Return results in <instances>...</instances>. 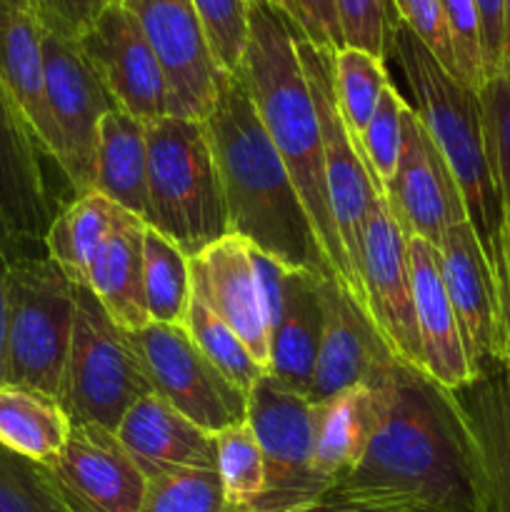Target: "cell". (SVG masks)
<instances>
[{"label": "cell", "instance_id": "cell-8", "mask_svg": "<svg viewBox=\"0 0 510 512\" xmlns=\"http://www.w3.org/2000/svg\"><path fill=\"white\" fill-rule=\"evenodd\" d=\"M125 338L153 393L200 430L215 435L248 418V395L205 358L185 328L148 323L125 330Z\"/></svg>", "mask_w": 510, "mask_h": 512}, {"label": "cell", "instance_id": "cell-37", "mask_svg": "<svg viewBox=\"0 0 510 512\" xmlns=\"http://www.w3.org/2000/svg\"><path fill=\"white\" fill-rule=\"evenodd\" d=\"M405 105H408V100L390 83L380 95L378 108H375L373 118H370L368 128L360 138L365 165H368L370 175H373V185L380 195H383V188L390 183L395 168H398L400 148H403Z\"/></svg>", "mask_w": 510, "mask_h": 512}, {"label": "cell", "instance_id": "cell-41", "mask_svg": "<svg viewBox=\"0 0 510 512\" xmlns=\"http://www.w3.org/2000/svg\"><path fill=\"white\" fill-rule=\"evenodd\" d=\"M440 8H443L445 23H448L458 80L478 93L485 85L478 3L475 0H440Z\"/></svg>", "mask_w": 510, "mask_h": 512}, {"label": "cell", "instance_id": "cell-45", "mask_svg": "<svg viewBox=\"0 0 510 512\" xmlns=\"http://www.w3.org/2000/svg\"><path fill=\"white\" fill-rule=\"evenodd\" d=\"M480 13V40H483L485 80L503 70V0H475Z\"/></svg>", "mask_w": 510, "mask_h": 512}, {"label": "cell", "instance_id": "cell-35", "mask_svg": "<svg viewBox=\"0 0 510 512\" xmlns=\"http://www.w3.org/2000/svg\"><path fill=\"white\" fill-rule=\"evenodd\" d=\"M138 512H233L218 468H175L148 478Z\"/></svg>", "mask_w": 510, "mask_h": 512}, {"label": "cell", "instance_id": "cell-16", "mask_svg": "<svg viewBox=\"0 0 510 512\" xmlns=\"http://www.w3.org/2000/svg\"><path fill=\"white\" fill-rule=\"evenodd\" d=\"M383 198L405 238H423L435 248L450 225L468 220L443 153L410 105L403 110L398 168L383 188Z\"/></svg>", "mask_w": 510, "mask_h": 512}, {"label": "cell", "instance_id": "cell-21", "mask_svg": "<svg viewBox=\"0 0 510 512\" xmlns=\"http://www.w3.org/2000/svg\"><path fill=\"white\" fill-rule=\"evenodd\" d=\"M450 393L475 445L480 512H510V368L500 365Z\"/></svg>", "mask_w": 510, "mask_h": 512}, {"label": "cell", "instance_id": "cell-1", "mask_svg": "<svg viewBox=\"0 0 510 512\" xmlns=\"http://www.w3.org/2000/svg\"><path fill=\"white\" fill-rule=\"evenodd\" d=\"M370 385L378 423L328 493L375 512H480L478 458L453 393L395 358Z\"/></svg>", "mask_w": 510, "mask_h": 512}, {"label": "cell", "instance_id": "cell-18", "mask_svg": "<svg viewBox=\"0 0 510 512\" xmlns=\"http://www.w3.org/2000/svg\"><path fill=\"white\" fill-rule=\"evenodd\" d=\"M190 285L248 348L255 363L270 373V310L253 260V245L240 235L223 240L190 258Z\"/></svg>", "mask_w": 510, "mask_h": 512}, {"label": "cell", "instance_id": "cell-25", "mask_svg": "<svg viewBox=\"0 0 510 512\" xmlns=\"http://www.w3.org/2000/svg\"><path fill=\"white\" fill-rule=\"evenodd\" d=\"M323 278L308 270H288L280 283V303L270 323V373L308 398L323 333Z\"/></svg>", "mask_w": 510, "mask_h": 512}, {"label": "cell", "instance_id": "cell-38", "mask_svg": "<svg viewBox=\"0 0 510 512\" xmlns=\"http://www.w3.org/2000/svg\"><path fill=\"white\" fill-rule=\"evenodd\" d=\"M210 53L223 73L235 75L248 40V0H193Z\"/></svg>", "mask_w": 510, "mask_h": 512}, {"label": "cell", "instance_id": "cell-47", "mask_svg": "<svg viewBox=\"0 0 510 512\" xmlns=\"http://www.w3.org/2000/svg\"><path fill=\"white\" fill-rule=\"evenodd\" d=\"M500 313H503L505 345H508V368H510V223L505 225V278L500 290Z\"/></svg>", "mask_w": 510, "mask_h": 512}, {"label": "cell", "instance_id": "cell-11", "mask_svg": "<svg viewBox=\"0 0 510 512\" xmlns=\"http://www.w3.org/2000/svg\"><path fill=\"white\" fill-rule=\"evenodd\" d=\"M310 400L265 373L248 393V423L265 463V488L250 512H283L313 503L328 485L313 470Z\"/></svg>", "mask_w": 510, "mask_h": 512}, {"label": "cell", "instance_id": "cell-32", "mask_svg": "<svg viewBox=\"0 0 510 512\" xmlns=\"http://www.w3.org/2000/svg\"><path fill=\"white\" fill-rule=\"evenodd\" d=\"M215 468L228 508L233 512H250L263 495L265 463L248 420L215 433Z\"/></svg>", "mask_w": 510, "mask_h": 512}, {"label": "cell", "instance_id": "cell-51", "mask_svg": "<svg viewBox=\"0 0 510 512\" xmlns=\"http://www.w3.org/2000/svg\"><path fill=\"white\" fill-rule=\"evenodd\" d=\"M125 0H93V8H95V13H100V10H105V8H110V5H123Z\"/></svg>", "mask_w": 510, "mask_h": 512}, {"label": "cell", "instance_id": "cell-4", "mask_svg": "<svg viewBox=\"0 0 510 512\" xmlns=\"http://www.w3.org/2000/svg\"><path fill=\"white\" fill-rule=\"evenodd\" d=\"M388 58L395 60L413 98L408 105L435 140L458 183L465 215L488 260L500 300L505 278V213L490 160L480 95L453 78L403 20L393 30Z\"/></svg>", "mask_w": 510, "mask_h": 512}, {"label": "cell", "instance_id": "cell-2", "mask_svg": "<svg viewBox=\"0 0 510 512\" xmlns=\"http://www.w3.org/2000/svg\"><path fill=\"white\" fill-rule=\"evenodd\" d=\"M203 123L223 185L230 235H240L283 268L335 280L293 178L238 73L220 75L218 100Z\"/></svg>", "mask_w": 510, "mask_h": 512}, {"label": "cell", "instance_id": "cell-34", "mask_svg": "<svg viewBox=\"0 0 510 512\" xmlns=\"http://www.w3.org/2000/svg\"><path fill=\"white\" fill-rule=\"evenodd\" d=\"M185 330L190 333V338L195 340L200 350H203L205 358L235 385V388L243 390L245 395L255 388L260 378L265 375V370L260 368L253 360V355L248 353L243 343H240L238 335L208 308L200 298L190 300L188 318H185Z\"/></svg>", "mask_w": 510, "mask_h": 512}, {"label": "cell", "instance_id": "cell-40", "mask_svg": "<svg viewBox=\"0 0 510 512\" xmlns=\"http://www.w3.org/2000/svg\"><path fill=\"white\" fill-rule=\"evenodd\" d=\"M483 105L485 133H488L490 160H493L495 180H498L500 200H503L505 225L510 223V78L495 75L485 80L478 90Z\"/></svg>", "mask_w": 510, "mask_h": 512}, {"label": "cell", "instance_id": "cell-10", "mask_svg": "<svg viewBox=\"0 0 510 512\" xmlns=\"http://www.w3.org/2000/svg\"><path fill=\"white\" fill-rule=\"evenodd\" d=\"M295 50L303 63L315 110H318L320 130H323L325 185H328L330 213H333L350 268L360 280L363 230L380 193L375 190L373 175L365 165L363 150L345 128L343 115H340L338 98H335V53L315 48L298 33V28H295Z\"/></svg>", "mask_w": 510, "mask_h": 512}, {"label": "cell", "instance_id": "cell-9", "mask_svg": "<svg viewBox=\"0 0 510 512\" xmlns=\"http://www.w3.org/2000/svg\"><path fill=\"white\" fill-rule=\"evenodd\" d=\"M45 100L53 123V155L75 195L93 190L98 128L118 108L93 65L70 35L43 28Z\"/></svg>", "mask_w": 510, "mask_h": 512}, {"label": "cell", "instance_id": "cell-33", "mask_svg": "<svg viewBox=\"0 0 510 512\" xmlns=\"http://www.w3.org/2000/svg\"><path fill=\"white\" fill-rule=\"evenodd\" d=\"M388 85L385 60L355 48H343L335 53V98L345 128L358 145Z\"/></svg>", "mask_w": 510, "mask_h": 512}, {"label": "cell", "instance_id": "cell-28", "mask_svg": "<svg viewBox=\"0 0 510 512\" xmlns=\"http://www.w3.org/2000/svg\"><path fill=\"white\" fill-rule=\"evenodd\" d=\"M95 193L145 223L148 213V138L145 123L115 108L103 115L95 153Z\"/></svg>", "mask_w": 510, "mask_h": 512}, {"label": "cell", "instance_id": "cell-17", "mask_svg": "<svg viewBox=\"0 0 510 512\" xmlns=\"http://www.w3.org/2000/svg\"><path fill=\"white\" fill-rule=\"evenodd\" d=\"M48 470L70 512H138L148 483L113 430L98 423L73 425Z\"/></svg>", "mask_w": 510, "mask_h": 512}, {"label": "cell", "instance_id": "cell-26", "mask_svg": "<svg viewBox=\"0 0 510 512\" xmlns=\"http://www.w3.org/2000/svg\"><path fill=\"white\" fill-rule=\"evenodd\" d=\"M143 235V220L128 213L100 243L85 270V288L123 330H140L150 323L143 285Z\"/></svg>", "mask_w": 510, "mask_h": 512}, {"label": "cell", "instance_id": "cell-31", "mask_svg": "<svg viewBox=\"0 0 510 512\" xmlns=\"http://www.w3.org/2000/svg\"><path fill=\"white\" fill-rule=\"evenodd\" d=\"M143 285L150 323L185 328L193 300L190 258L150 225L143 235Z\"/></svg>", "mask_w": 510, "mask_h": 512}, {"label": "cell", "instance_id": "cell-7", "mask_svg": "<svg viewBox=\"0 0 510 512\" xmlns=\"http://www.w3.org/2000/svg\"><path fill=\"white\" fill-rule=\"evenodd\" d=\"M153 393L125 330L85 285H75V323L58 403L70 425L98 423L113 430L123 415Z\"/></svg>", "mask_w": 510, "mask_h": 512}, {"label": "cell", "instance_id": "cell-15", "mask_svg": "<svg viewBox=\"0 0 510 512\" xmlns=\"http://www.w3.org/2000/svg\"><path fill=\"white\" fill-rule=\"evenodd\" d=\"M78 45L120 110L145 125L173 115L163 68L125 5L95 13Z\"/></svg>", "mask_w": 510, "mask_h": 512}, {"label": "cell", "instance_id": "cell-39", "mask_svg": "<svg viewBox=\"0 0 510 512\" xmlns=\"http://www.w3.org/2000/svg\"><path fill=\"white\" fill-rule=\"evenodd\" d=\"M335 5L345 48L388 60L393 30L400 20L393 0H335Z\"/></svg>", "mask_w": 510, "mask_h": 512}, {"label": "cell", "instance_id": "cell-22", "mask_svg": "<svg viewBox=\"0 0 510 512\" xmlns=\"http://www.w3.org/2000/svg\"><path fill=\"white\" fill-rule=\"evenodd\" d=\"M405 243H408L423 373L443 385L445 390H458L460 385L470 383L473 378H470L453 305H450L443 273H440L438 248L425 243L423 238H405Z\"/></svg>", "mask_w": 510, "mask_h": 512}, {"label": "cell", "instance_id": "cell-6", "mask_svg": "<svg viewBox=\"0 0 510 512\" xmlns=\"http://www.w3.org/2000/svg\"><path fill=\"white\" fill-rule=\"evenodd\" d=\"M75 323V283L48 258L15 253L5 278V383L58 398Z\"/></svg>", "mask_w": 510, "mask_h": 512}, {"label": "cell", "instance_id": "cell-44", "mask_svg": "<svg viewBox=\"0 0 510 512\" xmlns=\"http://www.w3.org/2000/svg\"><path fill=\"white\" fill-rule=\"evenodd\" d=\"M33 5L43 28L70 35L75 40L88 30L95 18L93 0H33Z\"/></svg>", "mask_w": 510, "mask_h": 512}, {"label": "cell", "instance_id": "cell-12", "mask_svg": "<svg viewBox=\"0 0 510 512\" xmlns=\"http://www.w3.org/2000/svg\"><path fill=\"white\" fill-rule=\"evenodd\" d=\"M123 5L163 68L175 118H208L223 70L210 53L193 0H125Z\"/></svg>", "mask_w": 510, "mask_h": 512}, {"label": "cell", "instance_id": "cell-13", "mask_svg": "<svg viewBox=\"0 0 510 512\" xmlns=\"http://www.w3.org/2000/svg\"><path fill=\"white\" fill-rule=\"evenodd\" d=\"M360 280L365 290V313L385 348L400 363L423 370L408 243L383 195L375 200L363 230Z\"/></svg>", "mask_w": 510, "mask_h": 512}, {"label": "cell", "instance_id": "cell-20", "mask_svg": "<svg viewBox=\"0 0 510 512\" xmlns=\"http://www.w3.org/2000/svg\"><path fill=\"white\" fill-rule=\"evenodd\" d=\"M40 155L43 148L0 83V215L20 243H43L58 215Z\"/></svg>", "mask_w": 510, "mask_h": 512}, {"label": "cell", "instance_id": "cell-49", "mask_svg": "<svg viewBox=\"0 0 510 512\" xmlns=\"http://www.w3.org/2000/svg\"><path fill=\"white\" fill-rule=\"evenodd\" d=\"M500 75L510 78V0H503V70Z\"/></svg>", "mask_w": 510, "mask_h": 512}, {"label": "cell", "instance_id": "cell-46", "mask_svg": "<svg viewBox=\"0 0 510 512\" xmlns=\"http://www.w3.org/2000/svg\"><path fill=\"white\" fill-rule=\"evenodd\" d=\"M283 512H375V510L363 508V505L358 503H350V500L338 498V495L333 493H325L320 495L318 500H313V503L298 505V508H290Z\"/></svg>", "mask_w": 510, "mask_h": 512}, {"label": "cell", "instance_id": "cell-14", "mask_svg": "<svg viewBox=\"0 0 510 512\" xmlns=\"http://www.w3.org/2000/svg\"><path fill=\"white\" fill-rule=\"evenodd\" d=\"M438 255L470 378L475 380L500 365H508L498 288L468 220L445 230Z\"/></svg>", "mask_w": 510, "mask_h": 512}, {"label": "cell", "instance_id": "cell-48", "mask_svg": "<svg viewBox=\"0 0 510 512\" xmlns=\"http://www.w3.org/2000/svg\"><path fill=\"white\" fill-rule=\"evenodd\" d=\"M15 253L0 248V385L5 383V278H8V263Z\"/></svg>", "mask_w": 510, "mask_h": 512}, {"label": "cell", "instance_id": "cell-29", "mask_svg": "<svg viewBox=\"0 0 510 512\" xmlns=\"http://www.w3.org/2000/svg\"><path fill=\"white\" fill-rule=\"evenodd\" d=\"M70 428L55 398L25 385H0V445L40 465H53Z\"/></svg>", "mask_w": 510, "mask_h": 512}, {"label": "cell", "instance_id": "cell-42", "mask_svg": "<svg viewBox=\"0 0 510 512\" xmlns=\"http://www.w3.org/2000/svg\"><path fill=\"white\" fill-rule=\"evenodd\" d=\"M315 48L338 53L345 48L335 0H270Z\"/></svg>", "mask_w": 510, "mask_h": 512}, {"label": "cell", "instance_id": "cell-5", "mask_svg": "<svg viewBox=\"0 0 510 512\" xmlns=\"http://www.w3.org/2000/svg\"><path fill=\"white\" fill-rule=\"evenodd\" d=\"M148 138L145 225L178 245L188 258L230 235L223 185L203 120L160 118Z\"/></svg>", "mask_w": 510, "mask_h": 512}, {"label": "cell", "instance_id": "cell-30", "mask_svg": "<svg viewBox=\"0 0 510 512\" xmlns=\"http://www.w3.org/2000/svg\"><path fill=\"white\" fill-rule=\"evenodd\" d=\"M125 215L128 210L95 190L75 195L73 203L65 205L50 223L43 240L45 253L68 275L70 283L85 285L90 258L100 248V243L123 223Z\"/></svg>", "mask_w": 510, "mask_h": 512}, {"label": "cell", "instance_id": "cell-24", "mask_svg": "<svg viewBox=\"0 0 510 512\" xmlns=\"http://www.w3.org/2000/svg\"><path fill=\"white\" fill-rule=\"evenodd\" d=\"M0 83L5 85L45 155H53V123L45 100L43 23L33 0H0Z\"/></svg>", "mask_w": 510, "mask_h": 512}, {"label": "cell", "instance_id": "cell-3", "mask_svg": "<svg viewBox=\"0 0 510 512\" xmlns=\"http://www.w3.org/2000/svg\"><path fill=\"white\" fill-rule=\"evenodd\" d=\"M238 75L293 178L335 280L365 310L363 285L350 268L330 213L323 130L303 63L295 50V28L270 0H248V40Z\"/></svg>", "mask_w": 510, "mask_h": 512}, {"label": "cell", "instance_id": "cell-19", "mask_svg": "<svg viewBox=\"0 0 510 512\" xmlns=\"http://www.w3.org/2000/svg\"><path fill=\"white\" fill-rule=\"evenodd\" d=\"M323 333L315 358L310 403L333 398L355 385H370L393 360L365 310L335 280H323Z\"/></svg>", "mask_w": 510, "mask_h": 512}, {"label": "cell", "instance_id": "cell-36", "mask_svg": "<svg viewBox=\"0 0 510 512\" xmlns=\"http://www.w3.org/2000/svg\"><path fill=\"white\" fill-rule=\"evenodd\" d=\"M0 512H70L48 465L0 445Z\"/></svg>", "mask_w": 510, "mask_h": 512}, {"label": "cell", "instance_id": "cell-43", "mask_svg": "<svg viewBox=\"0 0 510 512\" xmlns=\"http://www.w3.org/2000/svg\"><path fill=\"white\" fill-rule=\"evenodd\" d=\"M393 3L395 10H398V18L418 35L420 43L435 55V60L453 78H458L453 43H450L448 23H445L440 0H393Z\"/></svg>", "mask_w": 510, "mask_h": 512}, {"label": "cell", "instance_id": "cell-50", "mask_svg": "<svg viewBox=\"0 0 510 512\" xmlns=\"http://www.w3.org/2000/svg\"><path fill=\"white\" fill-rule=\"evenodd\" d=\"M18 245H20V240L10 233L8 223H5L3 215H0V248L8 250V253H18Z\"/></svg>", "mask_w": 510, "mask_h": 512}, {"label": "cell", "instance_id": "cell-23", "mask_svg": "<svg viewBox=\"0 0 510 512\" xmlns=\"http://www.w3.org/2000/svg\"><path fill=\"white\" fill-rule=\"evenodd\" d=\"M115 438L145 478L175 468H215V435L200 430L155 393L140 398L123 415Z\"/></svg>", "mask_w": 510, "mask_h": 512}, {"label": "cell", "instance_id": "cell-27", "mask_svg": "<svg viewBox=\"0 0 510 512\" xmlns=\"http://www.w3.org/2000/svg\"><path fill=\"white\" fill-rule=\"evenodd\" d=\"M310 405L313 470L330 490L363 458L378 423V395L373 385H355Z\"/></svg>", "mask_w": 510, "mask_h": 512}]
</instances>
